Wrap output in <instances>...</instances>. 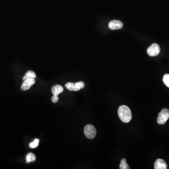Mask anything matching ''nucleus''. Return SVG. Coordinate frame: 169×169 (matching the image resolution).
Wrapping results in <instances>:
<instances>
[{
	"instance_id": "obj_1",
	"label": "nucleus",
	"mask_w": 169,
	"mask_h": 169,
	"mask_svg": "<svg viewBox=\"0 0 169 169\" xmlns=\"http://www.w3.org/2000/svg\"><path fill=\"white\" fill-rule=\"evenodd\" d=\"M118 115L120 120L123 122H130L132 118V112L130 108L126 105H122L118 109Z\"/></svg>"
},
{
	"instance_id": "obj_2",
	"label": "nucleus",
	"mask_w": 169,
	"mask_h": 169,
	"mask_svg": "<svg viewBox=\"0 0 169 169\" xmlns=\"http://www.w3.org/2000/svg\"><path fill=\"white\" fill-rule=\"evenodd\" d=\"M169 118V110L167 109H163L158 114L157 123L159 124H164Z\"/></svg>"
},
{
	"instance_id": "obj_3",
	"label": "nucleus",
	"mask_w": 169,
	"mask_h": 169,
	"mask_svg": "<svg viewBox=\"0 0 169 169\" xmlns=\"http://www.w3.org/2000/svg\"><path fill=\"white\" fill-rule=\"evenodd\" d=\"M84 133L87 138L89 139L94 138L96 135V130L95 127L92 124H87L84 128Z\"/></svg>"
},
{
	"instance_id": "obj_4",
	"label": "nucleus",
	"mask_w": 169,
	"mask_h": 169,
	"mask_svg": "<svg viewBox=\"0 0 169 169\" xmlns=\"http://www.w3.org/2000/svg\"><path fill=\"white\" fill-rule=\"evenodd\" d=\"M160 47L157 43H153L147 49L148 55L150 57H155L159 54Z\"/></svg>"
},
{
	"instance_id": "obj_5",
	"label": "nucleus",
	"mask_w": 169,
	"mask_h": 169,
	"mask_svg": "<svg viewBox=\"0 0 169 169\" xmlns=\"http://www.w3.org/2000/svg\"><path fill=\"white\" fill-rule=\"evenodd\" d=\"M123 24L121 21L117 20H113L110 21L109 24V28L112 30H118L122 28Z\"/></svg>"
},
{
	"instance_id": "obj_6",
	"label": "nucleus",
	"mask_w": 169,
	"mask_h": 169,
	"mask_svg": "<svg viewBox=\"0 0 169 169\" xmlns=\"http://www.w3.org/2000/svg\"><path fill=\"white\" fill-rule=\"evenodd\" d=\"M35 80L34 79H28L24 81L22 86L21 89L23 91L28 90L30 89V87L35 84Z\"/></svg>"
},
{
	"instance_id": "obj_7",
	"label": "nucleus",
	"mask_w": 169,
	"mask_h": 169,
	"mask_svg": "<svg viewBox=\"0 0 169 169\" xmlns=\"http://www.w3.org/2000/svg\"><path fill=\"white\" fill-rule=\"evenodd\" d=\"M154 168L155 169H167V164L164 160L158 159L155 162Z\"/></svg>"
},
{
	"instance_id": "obj_8",
	"label": "nucleus",
	"mask_w": 169,
	"mask_h": 169,
	"mask_svg": "<svg viewBox=\"0 0 169 169\" xmlns=\"http://www.w3.org/2000/svg\"><path fill=\"white\" fill-rule=\"evenodd\" d=\"M51 91L54 95H58L60 93L63 92V88L60 85H56L52 87Z\"/></svg>"
},
{
	"instance_id": "obj_9",
	"label": "nucleus",
	"mask_w": 169,
	"mask_h": 169,
	"mask_svg": "<svg viewBox=\"0 0 169 169\" xmlns=\"http://www.w3.org/2000/svg\"><path fill=\"white\" fill-rule=\"evenodd\" d=\"M36 77V75L35 72L32 71H28V72H26L25 75L23 77V80H24V81H25L28 79H35Z\"/></svg>"
},
{
	"instance_id": "obj_10",
	"label": "nucleus",
	"mask_w": 169,
	"mask_h": 169,
	"mask_svg": "<svg viewBox=\"0 0 169 169\" xmlns=\"http://www.w3.org/2000/svg\"><path fill=\"white\" fill-rule=\"evenodd\" d=\"M36 160V156L34 154L32 153H29L26 155V163H29L30 162H34Z\"/></svg>"
},
{
	"instance_id": "obj_11",
	"label": "nucleus",
	"mask_w": 169,
	"mask_h": 169,
	"mask_svg": "<svg viewBox=\"0 0 169 169\" xmlns=\"http://www.w3.org/2000/svg\"><path fill=\"white\" fill-rule=\"evenodd\" d=\"M66 88L67 89L70 91H78L75 85V83H71V82H68L66 84Z\"/></svg>"
},
{
	"instance_id": "obj_12",
	"label": "nucleus",
	"mask_w": 169,
	"mask_h": 169,
	"mask_svg": "<svg viewBox=\"0 0 169 169\" xmlns=\"http://www.w3.org/2000/svg\"><path fill=\"white\" fill-rule=\"evenodd\" d=\"M119 169H130V167H129V165H128L127 163V160H126V159H124H124H123L121 160V162H120V165H119Z\"/></svg>"
},
{
	"instance_id": "obj_13",
	"label": "nucleus",
	"mask_w": 169,
	"mask_h": 169,
	"mask_svg": "<svg viewBox=\"0 0 169 169\" xmlns=\"http://www.w3.org/2000/svg\"><path fill=\"white\" fill-rule=\"evenodd\" d=\"M39 141L38 138H35L34 140V141L31 142L29 144V147L31 148H36L38 146L39 143Z\"/></svg>"
},
{
	"instance_id": "obj_14",
	"label": "nucleus",
	"mask_w": 169,
	"mask_h": 169,
	"mask_svg": "<svg viewBox=\"0 0 169 169\" xmlns=\"http://www.w3.org/2000/svg\"><path fill=\"white\" fill-rule=\"evenodd\" d=\"M75 85L77 90L79 91L80 89H83L85 87V83L83 81H80L75 83Z\"/></svg>"
},
{
	"instance_id": "obj_15",
	"label": "nucleus",
	"mask_w": 169,
	"mask_h": 169,
	"mask_svg": "<svg viewBox=\"0 0 169 169\" xmlns=\"http://www.w3.org/2000/svg\"><path fill=\"white\" fill-rule=\"evenodd\" d=\"M163 81L165 85L169 88V74H165L163 77Z\"/></svg>"
},
{
	"instance_id": "obj_16",
	"label": "nucleus",
	"mask_w": 169,
	"mask_h": 169,
	"mask_svg": "<svg viewBox=\"0 0 169 169\" xmlns=\"http://www.w3.org/2000/svg\"><path fill=\"white\" fill-rule=\"evenodd\" d=\"M59 100V98H58L57 95H54L52 98V101L53 103H56Z\"/></svg>"
}]
</instances>
